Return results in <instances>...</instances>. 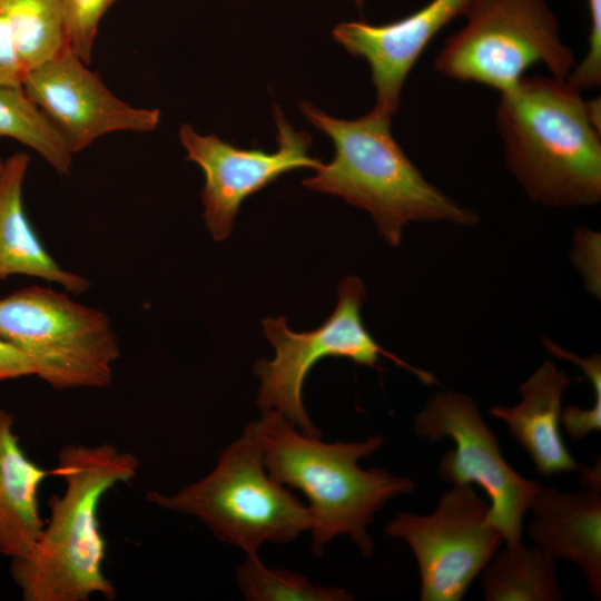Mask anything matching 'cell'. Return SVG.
Listing matches in <instances>:
<instances>
[{
  "label": "cell",
  "instance_id": "cell-1",
  "mask_svg": "<svg viewBox=\"0 0 601 601\" xmlns=\"http://www.w3.org/2000/svg\"><path fill=\"white\" fill-rule=\"evenodd\" d=\"M139 460L110 443L66 444L55 475L65 489L48 501L50 516L24 555L10 560V575L24 601L112 600L116 589L105 574L106 541L98 520L102 497L135 479Z\"/></svg>",
  "mask_w": 601,
  "mask_h": 601
},
{
  "label": "cell",
  "instance_id": "cell-2",
  "mask_svg": "<svg viewBox=\"0 0 601 601\" xmlns=\"http://www.w3.org/2000/svg\"><path fill=\"white\" fill-rule=\"evenodd\" d=\"M600 99L565 78L523 77L501 93L496 122L506 165L533 203L591 206L601 198Z\"/></svg>",
  "mask_w": 601,
  "mask_h": 601
},
{
  "label": "cell",
  "instance_id": "cell-3",
  "mask_svg": "<svg viewBox=\"0 0 601 601\" xmlns=\"http://www.w3.org/2000/svg\"><path fill=\"white\" fill-rule=\"evenodd\" d=\"M262 413L250 426L265 469L273 480L307 497L313 555H322L334 538L347 535L364 556H372L375 542L367 528L374 515L391 499L414 490L410 479L382 467H359L358 462L375 453L384 437L325 443L319 436L298 432L276 411Z\"/></svg>",
  "mask_w": 601,
  "mask_h": 601
},
{
  "label": "cell",
  "instance_id": "cell-4",
  "mask_svg": "<svg viewBox=\"0 0 601 601\" xmlns=\"http://www.w3.org/2000/svg\"><path fill=\"white\" fill-rule=\"evenodd\" d=\"M307 120L331 137L333 160L303 180L309 189L338 196L367 210L380 235L400 245L410 221H446L471 226L477 215L428 183L391 132V117L374 107L365 116L343 120L309 102L299 105Z\"/></svg>",
  "mask_w": 601,
  "mask_h": 601
},
{
  "label": "cell",
  "instance_id": "cell-5",
  "mask_svg": "<svg viewBox=\"0 0 601 601\" xmlns=\"http://www.w3.org/2000/svg\"><path fill=\"white\" fill-rule=\"evenodd\" d=\"M147 499L198 519L219 541L246 554H258L264 543H289L313 524L309 508L268 475L250 424L206 476L173 495L149 491Z\"/></svg>",
  "mask_w": 601,
  "mask_h": 601
},
{
  "label": "cell",
  "instance_id": "cell-6",
  "mask_svg": "<svg viewBox=\"0 0 601 601\" xmlns=\"http://www.w3.org/2000/svg\"><path fill=\"white\" fill-rule=\"evenodd\" d=\"M0 338L55 390L109 386L120 356L118 336L104 312L38 285L0 298Z\"/></svg>",
  "mask_w": 601,
  "mask_h": 601
},
{
  "label": "cell",
  "instance_id": "cell-7",
  "mask_svg": "<svg viewBox=\"0 0 601 601\" xmlns=\"http://www.w3.org/2000/svg\"><path fill=\"white\" fill-rule=\"evenodd\" d=\"M464 14L465 26L447 38L434 61L445 77L504 93L535 63L559 78L575 66L546 0H472Z\"/></svg>",
  "mask_w": 601,
  "mask_h": 601
},
{
  "label": "cell",
  "instance_id": "cell-8",
  "mask_svg": "<svg viewBox=\"0 0 601 601\" xmlns=\"http://www.w3.org/2000/svg\"><path fill=\"white\" fill-rule=\"evenodd\" d=\"M338 299L332 315L317 328L290 331L285 317L263 321L264 334L275 349L273 359H259L255 373L260 387L256 404L263 411H276L302 433L319 436L303 404V385L312 367L326 357L348 358L356 364L378 367L386 357L426 385L435 377L383 348L365 327L361 308L366 295L356 276L345 277L337 288Z\"/></svg>",
  "mask_w": 601,
  "mask_h": 601
},
{
  "label": "cell",
  "instance_id": "cell-9",
  "mask_svg": "<svg viewBox=\"0 0 601 601\" xmlns=\"http://www.w3.org/2000/svg\"><path fill=\"white\" fill-rule=\"evenodd\" d=\"M414 431L434 442H454L440 461V477L452 485L481 486L491 501L486 522L506 545L520 542L523 518L541 484L523 477L504 459L475 402L463 393L437 392L415 416Z\"/></svg>",
  "mask_w": 601,
  "mask_h": 601
},
{
  "label": "cell",
  "instance_id": "cell-10",
  "mask_svg": "<svg viewBox=\"0 0 601 601\" xmlns=\"http://www.w3.org/2000/svg\"><path fill=\"white\" fill-rule=\"evenodd\" d=\"M490 505L471 485H453L427 515L401 512L385 533L411 548L422 601H460L500 550L502 534L487 522Z\"/></svg>",
  "mask_w": 601,
  "mask_h": 601
},
{
  "label": "cell",
  "instance_id": "cell-11",
  "mask_svg": "<svg viewBox=\"0 0 601 601\" xmlns=\"http://www.w3.org/2000/svg\"><path fill=\"white\" fill-rule=\"evenodd\" d=\"M274 119L278 129L277 150L274 152L237 148L214 134L201 136L187 124L179 129L187 160L204 171L205 184L200 194L204 218L217 242L230 235L235 217L247 197L290 170H317L323 165L308 155L311 135L295 131L277 106H274Z\"/></svg>",
  "mask_w": 601,
  "mask_h": 601
},
{
  "label": "cell",
  "instance_id": "cell-12",
  "mask_svg": "<svg viewBox=\"0 0 601 601\" xmlns=\"http://www.w3.org/2000/svg\"><path fill=\"white\" fill-rule=\"evenodd\" d=\"M70 48L24 73L22 87L60 132L72 154L115 131L147 132L160 121L158 109L117 98Z\"/></svg>",
  "mask_w": 601,
  "mask_h": 601
},
{
  "label": "cell",
  "instance_id": "cell-13",
  "mask_svg": "<svg viewBox=\"0 0 601 601\" xmlns=\"http://www.w3.org/2000/svg\"><path fill=\"white\" fill-rule=\"evenodd\" d=\"M472 0H432L420 10L390 23L343 22L334 39L349 53L364 58L376 91L375 108L392 116L400 107L406 77L436 33L464 14Z\"/></svg>",
  "mask_w": 601,
  "mask_h": 601
},
{
  "label": "cell",
  "instance_id": "cell-14",
  "mask_svg": "<svg viewBox=\"0 0 601 601\" xmlns=\"http://www.w3.org/2000/svg\"><path fill=\"white\" fill-rule=\"evenodd\" d=\"M529 511V535L554 560L575 563L588 589L601 599V487L582 485L577 492L542 487Z\"/></svg>",
  "mask_w": 601,
  "mask_h": 601
},
{
  "label": "cell",
  "instance_id": "cell-15",
  "mask_svg": "<svg viewBox=\"0 0 601 601\" xmlns=\"http://www.w3.org/2000/svg\"><path fill=\"white\" fill-rule=\"evenodd\" d=\"M571 383L565 371L546 359L520 385L519 404L490 410L505 423L542 476L580 470L560 431L562 398Z\"/></svg>",
  "mask_w": 601,
  "mask_h": 601
},
{
  "label": "cell",
  "instance_id": "cell-16",
  "mask_svg": "<svg viewBox=\"0 0 601 601\" xmlns=\"http://www.w3.org/2000/svg\"><path fill=\"white\" fill-rule=\"evenodd\" d=\"M29 160L26 152H16L3 160L0 170V280L24 275L57 283L67 293L82 294L89 280L60 267L27 217L22 187Z\"/></svg>",
  "mask_w": 601,
  "mask_h": 601
},
{
  "label": "cell",
  "instance_id": "cell-17",
  "mask_svg": "<svg viewBox=\"0 0 601 601\" xmlns=\"http://www.w3.org/2000/svg\"><path fill=\"white\" fill-rule=\"evenodd\" d=\"M55 475L30 460L14 433L13 415L0 406V554L10 560L27 554L37 542L45 521L38 493Z\"/></svg>",
  "mask_w": 601,
  "mask_h": 601
},
{
  "label": "cell",
  "instance_id": "cell-18",
  "mask_svg": "<svg viewBox=\"0 0 601 601\" xmlns=\"http://www.w3.org/2000/svg\"><path fill=\"white\" fill-rule=\"evenodd\" d=\"M554 559L522 541L499 550L481 572L486 601H560Z\"/></svg>",
  "mask_w": 601,
  "mask_h": 601
},
{
  "label": "cell",
  "instance_id": "cell-19",
  "mask_svg": "<svg viewBox=\"0 0 601 601\" xmlns=\"http://www.w3.org/2000/svg\"><path fill=\"white\" fill-rule=\"evenodd\" d=\"M24 73L69 48L62 0H0Z\"/></svg>",
  "mask_w": 601,
  "mask_h": 601
},
{
  "label": "cell",
  "instance_id": "cell-20",
  "mask_svg": "<svg viewBox=\"0 0 601 601\" xmlns=\"http://www.w3.org/2000/svg\"><path fill=\"white\" fill-rule=\"evenodd\" d=\"M0 138L30 147L60 175L70 173L73 154L22 85L0 86Z\"/></svg>",
  "mask_w": 601,
  "mask_h": 601
},
{
  "label": "cell",
  "instance_id": "cell-21",
  "mask_svg": "<svg viewBox=\"0 0 601 601\" xmlns=\"http://www.w3.org/2000/svg\"><path fill=\"white\" fill-rule=\"evenodd\" d=\"M237 583L248 601H351L353 595L342 588L319 587L299 574L269 569L258 554H247L236 571Z\"/></svg>",
  "mask_w": 601,
  "mask_h": 601
},
{
  "label": "cell",
  "instance_id": "cell-22",
  "mask_svg": "<svg viewBox=\"0 0 601 601\" xmlns=\"http://www.w3.org/2000/svg\"><path fill=\"white\" fill-rule=\"evenodd\" d=\"M118 0H62L70 50L89 63L100 20Z\"/></svg>",
  "mask_w": 601,
  "mask_h": 601
},
{
  "label": "cell",
  "instance_id": "cell-23",
  "mask_svg": "<svg viewBox=\"0 0 601 601\" xmlns=\"http://www.w3.org/2000/svg\"><path fill=\"white\" fill-rule=\"evenodd\" d=\"M588 6L591 21L588 52L566 77L580 91L601 83V0H588Z\"/></svg>",
  "mask_w": 601,
  "mask_h": 601
},
{
  "label": "cell",
  "instance_id": "cell-24",
  "mask_svg": "<svg viewBox=\"0 0 601 601\" xmlns=\"http://www.w3.org/2000/svg\"><path fill=\"white\" fill-rule=\"evenodd\" d=\"M23 77L24 70L10 28L0 13V86L22 85Z\"/></svg>",
  "mask_w": 601,
  "mask_h": 601
},
{
  "label": "cell",
  "instance_id": "cell-25",
  "mask_svg": "<svg viewBox=\"0 0 601 601\" xmlns=\"http://www.w3.org/2000/svg\"><path fill=\"white\" fill-rule=\"evenodd\" d=\"M561 424L573 440L585 437L601 430V405L592 404L589 408L570 405L562 408Z\"/></svg>",
  "mask_w": 601,
  "mask_h": 601
},
{
  "label": "cell",
  "instance_id": "cell-26",
  "mask_svg": "<svg viewBox=\"0 0 601 601\" xmlns=\"http://www.w3.org/2000/svg\"><path fill=\"white\" fill-rule=\"evenodd\" d=\"M30 375L35 371L27 357L0 338V383Z\"/></svg>",
  "mask_w": 601,
  "mask_h": 601
},
{
  "label": "cell",
  "instance_id": "cell-27",
  "mask_svg": "<svg viewBox=\"0 0 601 601\" xmlns=\"http://www.w3.org/2000/svg\"><path fill=\"white\" fill-rule=\"evenodd\" d=\"M2 164H3V160L0 158V170H1Z\"/></svg>",
  "mask_w": 601,
  "mask_h": 601
},
{
  "label": "cell",
  "instance_id": "cell-28",
  "mask_svg": "<svg viewBox=\"0 0 601 601\" xmlns=\"http://www.w3.org/2000/svg\"><path fill=\"white\" fill-rule=\"evenodd\" d=\"M363 0H356L357 4H361Z\"/></svg>",
  "mask_w": 601,
  "mask_h": 601
}]
</instances>
